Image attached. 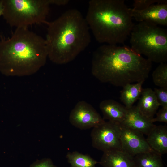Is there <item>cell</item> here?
<instances>
[{"instance_id":"cell-14","label":"cell","mask_w":167,"mask_h":167,"mask_svg":"<svg viewBox=\"0 0 167 167\" xmlns=\"http://www.w3.org/2000/svg\"><path fill=\"white\" fill-rule=\"evenodd\" d=\"M146 141L150 147L161 155L167 153V126H156L147 135Z\"/></svg>"},{"instance_id":"cell-5","label":"cell","mask_w":167,"mask_h":167,"mask_svg":"<svg viewBox=\"0 0 167 167\" xmlns=\"http://www.w3.org/2000/svg\"><path fill=\"white\" fill-rule=\"evenodd\" d=\"M131 48L143 55L151 62L167 61V31L157 25L147 22L134 25L131 32Z\"/></svg>"},{"instance_id":"cell-11","label":"cell","mask_w":167,"mask_h":167,"mask_svg":"<svg viewBox=\"0 0 167 167\" xmlns=\"http://www.w3.org/2000/svg\"><path fill=\"white\" fill-rule=\"evenodd\" d=\"M120 124L146 135L156 126L141 113L136 106L133 105L127 109L125 118Z\"/></svg>"},{"instance_id":"cell-22","label":"cell","mask_w":167,"mask_h":167,"mask_svg":"<svg viewBox=\"0 0 167 167\" xmlns=\"http://www.w3.org/2000/svg\"><path fill=\"white\" fill-rule=\"evenodd\" d=\"M156 114V117L150 120L152 123L158 122L167 123V107H162Z\"/></svg>"},{"instance_id":"cell-7","label":"cell","mask_w":167,"mask_h":167,"mask_svg":"<svg viewBox=\"0 0 167 167\" xmlns=\"http://www.w3.org/2000/svg\"><path fill=\"white\" fill-rule=\"evenodd\" d=\"M120 124L105 122L92 128L90 136L92 145L103 152L122 150Z\"/></svg>"},{"instance_id":"cell-3","label":"cell","mask_w":167,"mask_h":167,"mask_svg":"<svg viewBox=\"0 0 167 167\" xmlns=\"http://www.w3.org/2000/svg\"><path fill=\"white\" fill-rule=\"evenodd\" d=\"M47 25L45 39L48 58L58 65L74 60L91 42L90 30L81 12L70 9Z\"/></svg>"},{"instance_id":"cell-2","label":"cell","mask_w":167,"mask_h":167,"mask_svg":"<svg viewBox=\"0 0 167 167\" xmlns=\"http://www.w3.org/2000/svg\"><path fill=\"white\" fill-rule=\"evenodd\" d=\"M46 41L28 28H17L11 37L0 40V72L8 76L33 75L45 64Z\"/></svg>"},{"instance_id":"cell-19","label":"cell","mask_w":167,"mask_h":167,"mask_svg":"<svg viewBox=\"0 0 167 167\" xmlns=\"http://www.w3.org/2000/svg\"><path fill=\"white\" fill-rule=\"evenodd\" d=\"M155 84L160 88H167V64L162 63L155 69L152 74Z\"/></svg>"},{"instance_id":"cell-10","label":"cell","mask_w":167,"mask_h":167,"mask_svg":"<svg viewBox=\"0 0 167 167\" xmlns=\"http://www.w3.org/2000/svg\"><path fill=\"white\" fill-rule=\"evenodd\" d=\"M130 11L132 18L139 22H147L157 25H167V2L153 4L143 10L130 8Z\"/></svg>"},{"instance_id":"cell-1","label":"cell","mask_w":167,"mask_h":167,"mask_svg":"<svg viewBox=\"0 0 167 167\" xmlns=\"http://www.w3.org/2000/svg\"><path fill=\"white\" fill-rule=\"evenodd\" d=\"M152 66L151 62L130 47L104 44L93 53L91 72L102 83L123 87L144 81Z\"/></svg>"},{"instance_id":"cell-16","label":"cell","mask_w":167,"mask_h":167,"mask_svg":"<svg viewBox=\"0 0 167 167\" xmlns=\"http://www.w3.org/2000/svg\"><path fill=\"white\" fill-rule=\"evenodd\" d=\"M144 82L142 81L135 84H128L123 87L120 92V99L127 109L132 107L135 102L139 99Z\"/></svg>"},{"instance_id":"cell-18","label":"cell","mask_w":167,"mask_h":167,"mask_svg":"<svg viewBox=\"0 0 167 167\" xmlns=\"http://www.w3.org/2000/svg\"><path fill=\"white\" fill-rule=\"evenodd\" d=\"M66 157L71 167H96L98 163L90 156L76 151L68 152Z\"/></svg>"},{"instance_id":"cell-12","label":"cell","mask_w":167,"mask_h":167,"mask_svg":"<svg viewBox=\"0 0 167 167\" xmlns=\"http://www.w3.org/2000/svg\"><path fill=\"white\" fill-rule=\"evenodd\" d=\"M98 163L103 167H135L133 156L122 150L103 152Z\"/></svg>"},{"instance_id":"cell-20","label":"cell","mask_w":167,"mask_h":167,"mask_svg":"<svg viewBox=\"0 0 167 167\" xmlns=\"http://www.w3.org/2000/svg\"><path fill=\"white\" fill-rule=\"evenodd\" d=\"M167 2V0H135L132 9L137 11L143 10L153 4Z\"/></svg>"},{"instance_id":"cell-6","label":"cell","mask_w":167,"mask_h":167,"mask_svg":"<svg viewBox=\"0 0 167 167\" xmlns=\"http://www.w3.org/2000/svg\"><path fill=\"white\" fill-rule=\"evenodd\" d=\"M2 16L12 27L28 28L45 23L50 0H3Z\"/></svg>"},{"instance_id":"cell-17","label":"cell","mask_w":167,"mask_h":167,"mask_svg":"<svg viewBox=\"0 0 167 167\" xmlns=\"http://www.w3.org/2000/svg\"><path fill=\"white\" fill-rule=\"evenodd\" d=\"M161 155L154 151L146 152L133 156L135 167H164Z\"/></svg>"},{"instance_id":"cell-13","label":"cell","mask_w":167,"mask_h":167,"mask_svg":"<svg viewBox=\"0 0 167 167\" xmlns=\"http://www.w3.org/2000/svg\"><path fill=\"white\" fill-rule=\"evenodd\" d=\"M103 119L121 124L123 120L127 109L124 105L112 99L105 100L99 104Z\"/></svg>"},{"instance_id":"cell-8","label":"cell","mask_w":167,"mask_h":167,"mask_svg":"<svg viewBox=\"0 0 167 167\" xmlns=\"http://www.w3.org/2000/svg\"><path fill=\"white\" fill-rule=\"evenodd\" d=\"M69 118L72 125L81 130L93 128L105 122L91 105L84 101L77 103Z\"/></svg>"},{"instance_id":"cell-23","label":"cell","mask_w":167,"mask_h":167,"mask_svg":"<svg viewBox=\"0 0 167 167\" xmlns=\"http://www.w3.org/2000/svg\"><path fill=\"white\" fill-rule=\"evenodd\" d=\"M30 167H57L54 165L51 160L45 158L37 160L32 164Z\"/></svg>"},{"instance_id":"cell-9","label":"cell","mask_w":167,"mask_h":167,"mask_svg":"<svg viewBox=\"0 0 167 167\" xmlns=\"http://www.w3.org/2000/svg\"><path fill=\"white\" fill-rule=\"evenodd\" d=\"M121 149L133 156L144 152L154 151L142 133L120 124Z\"/></svg>"},{"instance_id":"cell-24","label":"cell","mask_w":167,"mask_h":167,"mask_svg":"<svg viewBox=\"0 0 167 167\" xmlns=\"http://www.w3.org/2000/svg\"><path fill=\"white\" fill-rule=\"evenodd\" d=\"M51 5L58 6H64L67 4L69 1L68 0H50Z\"/></svg>"},{"instance_id":"cell-15","label":"cell","mask_w":167,"mask_h":167,"mask_svg":"<svg viewBox=\"0 0 167 167\" xmlns=\"http://www.w3.org/2000/svg\"><path fill=\"white\" fill-rule=\"evenodd\" d=\"M136 106L143 115L150 120L154 118L160 105L153 90L147 88L143 89Z\"/></svg>"},{"instance_id":"cell-21","label":"cell","mask_w":167,"mask_h":167,"mask_svg":"<svg viewBox=\"0 0 167 167\" xmlns=\"http://www.w3.org/2000/svg\"><path fill=\"white\" fill-rule=\"evenodd\" d=\"M153 91L160 106L167 107V88H155Z\"/></svg>"},{"instance_id":"cell-4","label":"cell","mask_w":167,"mask_h":167,"mask_svg":"<svg viewBox=\"0 0 167 167\" xmlns=\"http://www.w3.org/2000/svg\"><path fill=\"white\" fill-rule=\"evenodd\" d=\"M85 19L99 43L123 44L134 25L124 0H91Z\"/></svg>"},{"instance_id":"cell-25","label":"cell","mask_w":167,"mask_h":167,"mask_svg":"<svg viewBox=\"0 0 167 167\" xmlns=\"http://www.w3.org/2000/svg\"><path fill=\"white\" fill-rule=\"evenodd\" d=\"M4 10L3 0H0V17L2 15Z\"/></svg>"}]
</instances>
